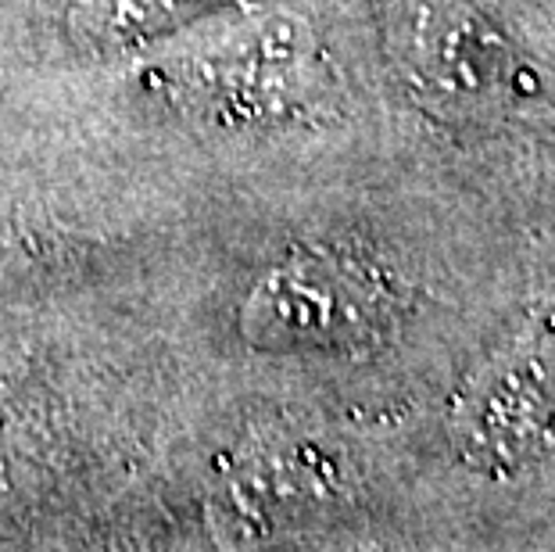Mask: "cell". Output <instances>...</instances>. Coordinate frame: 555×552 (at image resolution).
Returning a JSON list of instances; mask_svg holds the SVG:
<instances>
[{
	"instance_id": "7a4b0ae2",
	"label": "cell",
	"mask_w": 555,
	"mask_h": 552,
	"mask_svg": "<svg viewBox=\"0 0 555 552\" xmlns=\"http://www.w3.org/2000/svg\"><path fill=\"white\" fill-rule=\"evenodd\" d=\"M373 320V291L330 262H301L269 277L251 298V331L276 345H330L362 334Z\"/></svg>"
},
{
	"instance_id": "6da1fadb",
	"label": "cell",
	"mask_w": 555,
	"mask_h": 552,
	"mask_svg": "<svg viewBox=\"0 0 555 552\" xmlns=\"http://www.w3.org/2000/svg\"><path fill=\"white\" fill-rule=\"evenodd\" d=\"M455 449L488 477H513L555 452V309L505 345L455 413Z\"/></svg>"
},
{
	"instance_id": "3957f363",
	"label": "cell",
	"mask_w": 555,
	"mask_h": 552,
	"mask_svg": "<svg viewBox=\"0 0 555 552\" xmlns=\"http://www.w3.org/2000/svg\"><path fill=\"white\" fill-rule=\"evenodd\" d=\"M434 51H441L444 68L437 73V84L466 93V98H480V93L505 84V47L480 26L477 18H444L437 22Z\"/></svg>"
},
{
	"instance_id": "277c9868",
	"label": "cell",
	"mask_w": 555,
	"mask_h": 552,
	"mask_svg": "<svg viewBox=\"0 0 555 552\" xmlns=\"http://www.w3.org/2000/svg\"><path fill=\"white\" fill-rule=\"evenodd\" d=\"M197 0H93L87 8V33L104 40L144 37L176 11H194Z\"/></svg>"
}]
</instances>
